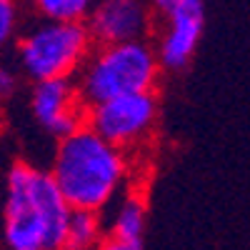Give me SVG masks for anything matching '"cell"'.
I'll list each match as a JSON object with an SVG mask.
<instances>
[{
	"label": "cell",
	"instance_id": "5b68a950",
	"mask_svg": "<svg viewBox=\"0 0 250 250\" xmlns=\"http://www.w3.org/2000/svg\"><path fill=\"white\" fill-rule=\"evenodd\" d=\"M160 103L155 93L113 98L85 108V125L105 143L128 153L148 140L158 125Z\"/></svg>",
	"mask_w": 250,
	"mask_h": 250
},
{
	"label": "cell",
	"instance_id": "9c48e42d",
	"mask_svg": "<svg viewBox=\"0 0 250 250\" xmlns=\"http://www.w3.org/2000/svg\"><path fill=\"white\" fill-rule=\"evenodd\" d=\"M145 225H148V208L138 193H128L118 205L110 218V230L105 238L128 245H143Z\"/></svg>",
	"mask_w": 250,
	"mask_h": 250
},
{
	"label": "cell",
	"instance_id": "8fae6325",
	"mask_svg": "<svg viewBox=\"0 0 250 250\" xmlns=\"http://www.w3.org/2000/svg\"><path fill=\"white\" fill-rule=\"evenodd\" d=\"M35 13L40 15V20L48 23H83L93 10L90 0H38L33 5Z\"/></svg>",
	"mask_w": 250,
	"mask_h": 250
},
{
	"label": "cell",
	"instance_id": "ba28073f",
	"mask_svg": "<svg viewBox=\"0 0 250 250\" xmlns=\"http://www.w3.org/2000/svg\"><path fill=\"white\" fill-rule=\"evenodd\" d=\"M30 113L40 128L58 140L85 125V105L78 98L73 78L33 83Z\"/></svg>",
	"mask_w": 250,
	"mask_h": 250
},
{
	"label": "cell",
	"instance_id": "52a82bcc",
	"mask_svg": "<svg viewBox=\"0 0 250 250\" xmlns=\"http://www.w3.org/2000/svg\"><path fill=\"white\" fill-rule=\"evenodd\" d=\"M85 28L93 45L135 43L153 30V10L138 0H103L93 3Z\"/></svg>",
	"mask_w": 250,
	"mask_h": 250
},
{
	"label": "cell",
	"instance_id": "7a4b0ae2",
	"mask_svg": "<svg viewBox=\"0 0 250 250\" xmlns=\"http://www.w3.org/2000/svg\"><path fill=\"white\" fill-rule=\"evenodd\" d=\"M70 208L50 178L25 160L5 173L0 225L8 250H62Z\"/></svg>",
	"mask_w": 250,
	"mask_h": 250
},
{
	"label": "cell",
	"instance_id": "8992f818",
	"mask_svg": "<svg viewBox=\"0 0 250 250\" xmlns=\"http://www.w3.org/2000/svg\"><path fill=\"white\" fill-rule=\"evenodd\" d=\"M160 18L155 55L160 70H183L193 60L205 30V5L200 0H160L150 8Z\"/></svg>",
	"mask_w": 250,
	"mask_h": 250
},
{
	"label": "cell",
	"instance_id": "6da1fadb",
	"mask_svg": "<svg viewBox=\"0 0 250 250\" xmlns=\"http://www.w3.org/2000/svg\"><path fill=\"white\" fill-rule=\"evenodd\" d=\"M48 173L70 210L100 215L123 190L130 175V158L98 138L88 125H80L58 140Z\"/></svg>",
	"mask_w": 250,
	"mask_h": 250
},
{
	"label": "cell",
	"instance_id": "30bf717a",
	"mask_svg": "<svg viewBox=\"0 0 250 250\" xmlns=\"http://www.w3.org/2000/svg\"><path fill=\"white\" fill-rule=\"evenodd\" d=\"M103 238H105L103 215L70 210L68 228H65V248L62 250H95L103 243Z\"/></svg>",
	"mask_w": 250,
	"mask_h": 250
},
{
	"label": "cell",
	"instance_id": "4fadbf2b",
	"mask_svg": "<svg viewBox=\"0 0 250 250\" xmlns=\"http://www.w3.org/2000/svg\"><path fill=\"white\" fill-rule=\"evenodd\" d=\"M20 85V78H18V70L5 65V62H0V103H5L15 95Z\"/></svg>",
	"mask_w": 250,
	"mask_h": 250
},
{
	"label": "cell",
	"instance_id": "7c38bea8",
	"mask_svg": "<svg viewBox=\"0 0 250 250\" xmlns=\"http://www.w3.org/2000/svg\"><path fill=\"white\" fill-rule=\"evenodd\" d=\"M18 25H20V8L13 0H0V50L8 43H13Z\"/></svg>",
	"mask_w": 250,
	"mask_h": 250
},
{
	"label": "cell",
	"instance_id": "5bb4252c",
	"mask_svg": "<svg viewBox=\"0 0 250 250\" xmlns=\"http://www.w3.org/2000/svg\"><path fill=\"white\" fill-rule=\"evenodd\" d=\"M95 250H143V245H128V243H118L113 238H103V243Z\"/></svg>",
	"mask_w": 250,
	"mask_h": 250
},
{
	"label": "cell",
	"instance_id": "277c9868",
	"mask_svg": "<svg viewBox=\"0 0 250 250\" xmlns=\"http://www.w3.org/2000/svg\"><path fill=\"white\" fill-rule=\"evenodd\" d=\"M93 50L90 33L83 23L38 20L18 40V62L33 83L75 78Z\"/></svg>",
	"mask_w": 250,
	"mask_h": 250
},
{
	"label": "cell",
	"instance_id": "3957f363",
	"mask_svg": "<svg viewBox=\"0 0 250 250\" xmlns=\"http://www.w3.org/2000/svg\"><path fill=\"white\" fill-rule=\"evenodd\" d=\"M160 62L148 38L120 45H93L73 78L78 98L90 108L123 95L155 93Z\"/></svg>",
	"mask_w": 250,
	"mask_h": 250
}]
</instances>
